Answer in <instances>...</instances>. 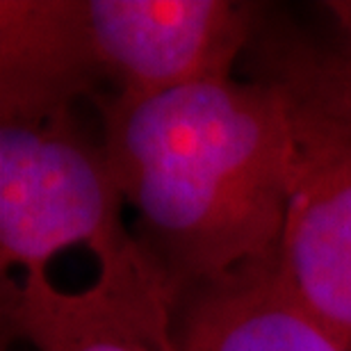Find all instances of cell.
Here are the masks:
<instances>
[{"label":"cell","mask_w":351,"mask_h":351,"mask_svg":"<svg viewBox=\"0 0 351 351\" xmlns=\"http://www.w3.org/2000/svg\"><path fill=\"white\" fill-rule=\"evenodd\" d=\"M135 240L171 308L180 294L278 256L290 121L265 75L91 101Z\"/></svg>","instance_id":"obj_1"},{"label":"cell","mask_w":351,"mask_h":351,"mask_svg":"<svg viewBox=\"0 0 351 351\" xmlns=\"http://www.w3.org/2000/svg\"><path fill=\"white\" fill-rule=\"evenodd\" d=\"M123 194L101 125L78 105L0 119V265L48 271L75 244L96 256V283L171 326V301L123 223Z\"/></svg>","instance_id":"obj_2"},{"label":"cell","mask_w":351,"mask_h":351,"mask_svg":"<svg viewBox=\"0 0 351 351\" xmlns=\"http://www.w3.org/2000/svg\"><path fill=\"white\" fill-rule=\"evenodd\" d=\"M254 73L280 89L290 121V192L278 269L299 304L351 351V105L328 48L258 21Z\"/></svg>","instance_id":"obj_3"},{"label":"cell","mask_w":351,"mask_h":351,"mask_svg":"<svg viewBox=\"0 0 351 351\" xmlns=\"http://www.w3.org/2000/svg\"><path fill=\"white\" fill-rule=\"evenodd\" d=\"M261 12L230 0H80L103 94L128 98L230 78Z\"/></svg>","instance_id":"obj_4"},{"label":"cell","mask_w":351,"mask_h":351,"mask_svg":"<svg viewBox=\"0 0 351 351\" xmlns=\"http://www.w3.org/2000/svg\"><path fill=\"white\" fill-rule=\"evenodd\" d=\"M171 333L178 351H345L285 285L278 256L180 294Z\"/></svg>","instance_id":"obj_5"},{"label":"cell","mask_w":351,"mask_h":351,"mask_svg":"<svg viewBox=\"0 0 351 351\" xmlns=\"http://www.w3.org/2000/svg\"><path fill=\"white\" fill-rule=\"evenodd\" d=\"M101 94L80 0H0V119L44 117Z\"/></svg>","instance_id":"obj_6"},{"label":"cell","mask_w":351,"mask_h":351,"mask_svg":"<svg viewBox=\"0 0 351 351\" xmlns=\"http://www.w3.org/2000/svg\"><path fill=\"white\" fill-rule=\"evenodd\" d=\"M3 315L14 335L34 351H178L171 326L94 283L64 292L48 271L3 278Z\"/></svg>","instance_id":"obj_7"},{"label":"cell","mask_w":351,"mask_h":351,"mask_svg":"<svg viewBox=\"0 0 351 351\" xmlns=\"http://www.w3.org/2000/svg\"><path fill=\"white\" fill-rule=\"evenodd\" d=\"M322 10L333 19L342 39L340 51L351 60V0H328V3H322Z\"/></svg>","instance_id":"obj_8"},{"label":"cell","mask_w":351,"mask_h":351,"mask_svg":"<svg viewBox=\"0 0 351 351\" xmlns=\"http://www.w3.org/2000/svg\"><path fill=\"white\" fill-rule=\"evenodd\" d=\"M328 62H331V69L342 89V94H345V98L351 105V60L340 48H328Z\"/></svg>","instance_id":"obj_9"}]
</instances>
